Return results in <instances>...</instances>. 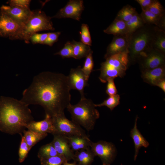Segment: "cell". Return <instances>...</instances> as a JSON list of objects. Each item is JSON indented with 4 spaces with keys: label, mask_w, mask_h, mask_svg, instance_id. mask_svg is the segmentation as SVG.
I'll use <instances>...</instances> for the list:
<instances>
[{
    "label": "cell",
    "mask_w": 165,
    "mask_h": 165,
    "mask_svg": "<svg viewBox=\"0 0 165 165\" xmlns=\"http://www.w3.org/2000/svg\"><path fill=\"white\" fill-rule=\"evenodd\" d=\"M71 90L68 76L47 71L35 76L22 93L21 100L28 105H38L51 118L64 114L71 104Z\"/></svg>",
    "instance_id": "1"
},
{
    "label": "cell",
    "mask_w": 165,
    "mask_h": 165,
    "mask_svg": "<svg viewBox=\"0 0 165 165\" xmlns=\"http://www.w3.org/2000/svg\"><path fill=\"white\" fill-rule=\"evenodd\" d=\"M34 120L28 105L13 97H0V130L11 135L20 134Z\"/></svg>",
    "instance_id": "2"
},
{
    "label": "cell",
    "mask_w": 165,
    "mask_h": 165,
    "mask_svg": "<svg viewBox=\"0 0 165 165\" xmlns=\"http://www.w3.org/2000/svg\"><path fill=\"white\" fill-rule=\"evenodd\" d=\"M158 28L154 25H145L127 36L129 61H135L152 48V43Z\"/></svg>",
    "instance_id": "3"
},
{
    "label": "cell",
    "mask_w": 165,
    "mask_h": 165,
    "mask_svg": "<svg viewBox=\"0 0 165 165\" xmlns=\"http://www.w3.org/2000/svg\"><path fill=\"white\" fill-rule=\"evenodd\" d=\"M92 101L84 97L74 105L71 104L67 107L71 116L72 121L89 131L93 130L100 113Z\"/></svg>",
    "instance_id": "4"
},
{
    "label": "cell",
    "mask_w": 165,
    "mask_h": 165,
    "mask_svg": "<svg viewBox=\"0 0 165 165\" xmlns=\"http://www.w3.org/2000/svg\"><path fill=\"white\" fill-rule=\"evenodd\" d=\"M105 59V61L101 64L99 77L102 82H107L110 78L122 77L125 75L129 63L128 50Z\"/></svg>",
    "instance_id": "5"
},
{
    "label": "cell",
    "mask_w": 165,
    "mask_h": 165,
    "mask_svg": "<svg viewBox=\"0 0 165 165\" xmlns=\"http://www.w3.org/2000/svg\"><path fill=\"white\" fill-rule=\"evenodd\" d=\"M51 17L46 15L40 9L32 11V14L27 22L23 25L15 40H21L25 43L29 42L30 37L37 32L44 31H53Z\"/></svg>",
    "instance_id": "6"
},
{
    "label": "cell",
    "mask_w": 165,
    "mask_h": 165,
    "mask_svg": "<svg viewBox=\"0 0 165 165\" xmlns=\"http://www.w3.org/2000/svg\"><path fill=\"white\" fill-rule=\"evenodd\" d=\"M51 118L55 130L54 134H59L65 136L79 135L89 138L80 126L67 119L64 114Z\"/></svg>",
    "instance_id": "7"
},
{
    "label": "cell",
    "mask_w": 165,
    "mask_h": 165,
    "mask_svg": "<svg viewBox=\"0 0 165 165\" xmlns=\"http://www.w3.org/2000/svg\"><path fill=\"white\" fill-rule=\"evenodd\" d=\"M90 148L95 156L100 158L102 165H111L117 154L116 148L111 142L102 140L96 142L91 141Z\"/></svg>",
    "instance_id": "8"
},
{
    "label": "cell",
    "mask_w": 165,
    "mask_h": 165,
    "mask_svg": "<svg viewBox=\"0 0 165 165\" xmlns=\"http://www.w3.org/2000/svg\"><path fill=\"white\" fill-rule=\"evenodd\" d=\"M83 1L82 0H70L51 18H70L79 21L84 10Z\"/></svg>",
    "instance_id": "9"
},
{
    "label": "cell",
    "mask_w": 165,
    "mask_h": 165,
    "mask_svg": "<svg viewBox=\"0 0 165 165\" xmlns=\"http://www.w3.org/2000/svg\"><path fill=\"white\" fill-rule=\"evenodd\" d=\"M23 26L3 13H0V36L12 40L19 34Z\"/></svg>",
    "instance_id": "10"
},
{
    "label": "cell",
    "mask_w": 165,
    "mask_h": 165,
    "mask_svg": "<svg viewBox=\"0 0 165 165\" xmlns=\"http://www.w3.org/2000/svg\"><path fill=\"white\" fill-rule=\"evenodd\" d=\"M138 60L144 70L154 69L164 65L165 53L152 48L145 53Z\"/></svg>",
    "instance_id": "11"
},
{
    "label": "cell",
    "mask_w": 165,
    "mask_h": 165,
    "mask_svg": "<svg viewBox=\"0 0 165 165\" xmlns=\"http://www.w3.org/2000/svg\"><path fill=\"white\" fill-rule=\"evenodd\" d=\"M67 76L71 90L78 91L81 97H85L84 90L85 88L89 85V79L83 72L81 66L71 69L69 74Z\"/></svg>",
    "instance_id": "12"
},
{
    "label": "cell",
    "mask_w": 165,
    "mask_h": 165,
    "mask_svg": "<svg viewBox=\"0 0 165 165\" xmlns=\"http://www.w3.org/2000/svg\"><path fill=\"white\" fill-rule=\"evenodd\" d=\"M0 12L6 14L23 26L31 16L32 11L30 9L3 5L0 8Z\"/></svg>",
    "instance_id": "13"
},
{
    "label": "cell",
    "mask_w": 165,
    "mask_h": 165,
    "mask_svg": "<svg viewBox=\"0 0 165 165\" xmlns=\"http://www.w3.org/2000/svg\"><path fill=\"white\" fill-rule=\"evenodd\" d=\"M51 142L58 154L64 157L68 161L74 160V153L71 149L65 136L55 134Z\"/></svg>",
    "instance_id": "14"
},
{
    "label": "cell",
    "mask_w": 165,
    "mask_h": 165,
    "mask_svg": "<svg viewBox=\"0 0 165 165\" xmlns=\"http://www.w3.org/2000/svg\"><path fill=\"white\" fill-rule=\"evenodd\" d=\"M26 128L28 130L39 133H50L52 135L55 133L52 118L47 115H46L45 118L42 120L31 122L27 125Z\"/></svg>",
    "instance_id": "15"
},
{
    "label": "cell",
    "mask_w": 165,
    "mask_h": 165,
    "mask_svg": "<svg viewBox=\"0 0 165 165\" xmlns=\"http://www.w3.org/2000/svg\"><path fill=\"white\" fill-rule=\"evenodd\" d=\"M128 40L126 35L114 36L107 47L105 58L128 50Z\"/></svg>",
    "instance_id": "16"
},
{
    "label": "cell",
    "mask_w": 165,
    "mask_h": 165,
    "mask_svg": "<svg viewBox=\"0 0 165 165\" xmlns=\"http://www.w3.org/2000/svg\"><path fill=\"white\" fill-rule=\"evenodd\" d=\"M165 75L164 65L152 69L145 70L142 76L145 82L155 86L158 82L164 79Z\"/></svg>",
    "instance_id": "17"
},
{
    "label": "cell",
    "mask_w": 165,
    "mask_h": 165,
    "mask_svg": "<svg viewBox=\"0 0 165 165\" xmlns=\"http://www.w3.org/2000/svg\"><path fill=\"white\" fill-rule=\"evenodd\" d=\"M138 116L136 118L134 126L130 131V136L132 138L134 143L135 148V153L134 157L135 160L138 154L139 150L141 147L146 148L149 145V143L146 140L138 129L137 127V121Z\"/></svg>",
    "instance_id": "18"
},
{
    "label": "cell",
    "mask_w": 165,
    "mask_h": 165,
    "mask_svg": "<svg viewBox=\"0 0 165 165\" xmlns=\"http://www.w3.org/2000/svg\"><path fill=\"white\" fill-rule=\"evenodd\" d=\"M65 137L73 152L90 147L91 141L89 138L79 135Z\"/></svg>",
    "instance_id": "19"
},
{
    "label": "cell",
    "mask_w": 165,
    "mask_h": 165,
    "mask_svg": "<svg viewBox=\"0 0 165 165\" xmlns=\"http://www.w3.org/2000/svg\"><path fill=\"white\" fill-rule=\"evenodd\" d=\"M95 156L89 147L75 152L73 160L74 162H78V165H91Z\"/></svg>",
    "instance_id": "20"
},
{
    "label": "cell",
    "mask_w": 165,
    "mask_h": 165,
    "mask_svg": "<svg viewBox=\"0 0 165 165\" xmlns=\"http://www.w3.org/2000/svg\"><path fill=\"white\" fill-rule=\"evenodd\" d=\"M140 15L145 24L154 25L165 31V16H159L148 10L142 11Z\"/></svg>",
    "instance_id": "21"
},
{
    "label": "cell",
    "mask_w": 165,
    "mask_h": 165,
    "mask_svg": "<svg viewBox=\"0 0 165 165\" xmlns=\"http://www.w3.org/2000/svg\"><path fill=\"white\" fill-rule=\"evenodd\" d=\"M103 31L105 33L114 36L126 35V22L115 19L111 24Z\"/></svg>",
    "instance_id": "22"
},
{
    "label": "cell",
    "mask_w": 165,
    "mask_h": 165,
    "mask_svg": "<svg viewBox=\"0 0 165 165\" xmlns=\"http://www.w3.org/2000/svg\"><path fill=\"white\" fill-rule=\"evenodd\" d=\"M73 48V58L79 59L86 57L93 51L90 46L87 45L81 42H77L73 40L71 42Z\"/></svg>",
    "instance_id": "23"
},
{
    "label": "cell",
    "mask_w": 165,
    "mask_h": 165,
    "mask_svg": "<svg viewBox=\"0 0 165 165\" xmlns=\"http://www.w3.org/2000/svg\"><path fill=\"white\" fill-rule=\"evenodd\" d=\"M145 24L141 15L137 12L128 21L126 22V36H129Z\"/></svg>",
    "instance_id": "24"
},
{
    "label": "cell",
    "mask_w": 165,
    "mask_h": 165,
    "mask_svg": "<svg viewBox=\"0 0 165 165\" xmlns=\"http://www.w3.org/2000/svg\"><path fill=\"white\" fill-rule=\"evenodd\" d=\"M23 134L26 143L31 149L48 135V134L38 133L28 130H24Z\"/></svg>",
    "instance_id": "25"
},
{
    "label": "cell",
    "mask_w": 165,
    "mask_h": 165,
    "mask_svg": "<svg viewBox=\"0 0 165 165\" xmlns=\"http://www.w3.org/2000/svg\"><path fill=\"white\" fill-rule=\"evenodd\" d=\"M152 47L163 53H165V31L158 28L152 43Z\"/></svg>",
    "instance_id": "26"
},
{
    "label": "cell",
    "mask_w": 165,
    "mask_h": 165,
    "mask_svg": "<svg viewBox=\"0 0 165 165\" xmlns=\"http://www.w3.org/2000/svg\"><path fill=\"white\" fill-rule=\"evenodd\" d=\"M59 154L51 142L42 146L39 148L38 156L40 160L54 156Z\"/></svg>",
    "instance_id": "27"
},
{
    "label": "cell",
    "mask_w": 165,
    "mask_h": 165,
    "mask_svg": "<svg viewBox=\"0 0 165 165\" xmlns=\"http://www.w3.org/2000/svg\"><path fill=\"white\" fill-rule=\"evenodd\" d=\"M136 9L129 5L124 6L118 13L115 19L128 21L137 13Z\"/></svg>",
    "instance_id": "28"
},
{
    "label": "cell",
    "mask_w": 165,
    "mask_h": 165,
    "mask_svg": "<svg viewBox=\"0 0 165 165\" xmlns=\"http://www.w3.org/2000/svg\"><path fill=\"white\" fill-rule=\"evenodd\" d=\"M120 99V96L118 94L113 96H109V97L101 103L98 104H94V105L95 107L105 106L112 111L119 104Z\"/></svg>",
    "instance_id": "29"
},
{
    "label": "cell",
    "mask_w": 165,
    "mask_h": 165,
    "mask_svg": "<svg viewBox=\"0 0 165 165\" xmlns=\"http://www.w3.org/2000/svg\"><path fill=\"white\" fill-rule=\"evenodd\" d=\"M21 140L18 150L19 162L21 163L24 161L31 149L26 143L22 134H20Z\"/></svg>",
    "instance_id": "30"
},
{
    "label": "cell",
    "mask_w": 165,
    "mask_h": 165,
    "mask_svg": "<svg viewBox=\"0 0 165 165\" xmlns=\"http://www.w3.org/2000/svg\"><path fill=\"white\" fill-rule=\"evenodd\" d=\"M40 160L42 165H61L68 162L64 157L59 155Z\"/></svg>",
    "instance_id": "31"
},
{
    "label": "cell",
    "mask_w": 165,
    "mask_h": 165,
    "mask_svg": "<svg viewBox=\"0 0 165 165\" xmlns=\"http://www.w3.org/2000/svg\"><path fill=\"white\" fill-rule=\"evenodd\" d=\"M81 28L80 32L81 42L89 46H91L92 41L88 25L83 24L81 26Z\"/></svg>",
    "instance_id": "32"
},
{
    "label": "cell",
    "mask_w": 165,
    "mask_h": 165,
    "mask_svg": "<svg viewBox=\"0 0 165 165\" xmlns=\"http://www.w3.org/2000/svg\"><path fill=\"white\" fill-rule=\"evenodd\" d=\"M93 53L90 52L86 57L84 65L82 69L89 79L94 66V62L93 57Z\"/></svg>",
    "instance_id": "33"
},
{
    "label": "cell",
    "mask_w": 165,
    "mask_h": 165,
    "mask_svg": "<svg viewBox=\"0 0 165 165\" xmlns=\"http://www.w3.org/2000/svg\"><path fill=\"white\" fill-rule=\"evenodd\" d=\"M148 10L154 14L159 16H165V11L164 7L160 2L157 0H153Z\"/></svg>",
    "instance_id": "34"
},
{
    "label": "cell",
    "mask_w": 165,
    "mask_h": 165,
    "mask_svg": "<svg viewBox=\"0 0 165 165\" xmlns=\"http://www.w3.org/2000/svg\"><path fill=\"white\" fill-rule=\"evenodd\" d=\"M55 55H59L63 58L73 57V48L71 42L67 41L64 46L59 52L54 54Z\"/></svg>",
    "instance_id": "35"
},
{
    "label": "cell",
    "mask_w": 165,
    "mask_h": 165,
    "mask_svg": "<svg viewBox=\"0 0 165 165\" xmlns=\"http://www.w3.org/2000/svg\"><path fill=\"white\" fill-rule=\"evenodd\" d=\"M48 33H35L30 37L29 42L30 41L33 44H43L47 38Z\"/></svg>",
    "instance_id": "36"
},
{
    "label": "cell",
    "mask_w": 165,
    "mask_h": 165,
    "mask_svg": "<svg viewBox=\"0 0 165 165\" xmlns=\"http://www.w3.org/2000/svg\"><path fill=\"white\" fill-rule=\"evenodd\" d=\"M30 0H10L8 1L9 6L25 9H30Z\"/></svg>",
    "instance_id": "37"
},
{
    "label": "cell",
    "mask_w": 165,
    "mask_h": 165,
    "mask_svg": "<svg viewBox=\"0 0 165 165\" xmlns=\"http://www.w3.org/2000/svg\"><path fill=\"white\" fill-rule=\"evenodd\" d=\"M61 34V32L57 31L54 32L48 33L47 38L43 43L50 46H52L58 39L59 37Z\"/></svg>",
    "instance_id": "38"
},
{
    "label": "cell",
    "mask_w": 165,
    "mask_h": 165,
    "mask_svg": "<svg viewBox=\"0 0 165 165\" xmlns=\"http://www.w3.org/2000/svg\"><path fill=\"white\" fill-rule=\"evenodd\" d=\"M114 79L110 78L108 80L106 93L109 96L117 94V91L114 82Z\"/></svg>",
    "instance_id": "39"
},
{
    "label": "cell",
    "mask_w": 165,
    "mask_h": 165,
    "mask_svg": "<svg viewBox=\"0 0 165 165\" xmlns=\"http://www.w3.org/2000/svg\"><path fill=\"white\" fill-rule=\"evenodd\" d=\"M136 1L140 5L142 11H145L148 9L153 0H136Z\"/></svg>",
    "instance_id": "40"
},
{
    "label": "cell",
    "mask_w": 165,
    "mask_h": 165,
    "mask_svg": "<svg viewBox=\"0 0 165 165\" xmlns=\"http://www.w3.org/2000/svg\"><path fill=\"white\" fill-rule=\"evenodd\" d=\"M161 88L164 92H165V78L158 82L156 85Z\"/></svg>",
    "instance_id": "41"
},
{
    "label": "cell",
    "mask_w": 165,
    "mask_h": 165,
    "mask_svg": "<svg viewBox=\"0 0 165 165\" xmlns=\"http://www.w3.org/2000/svg\"><path fill=\"white\" fill-rule=\"evenodd\" d=\"M63 165H78L76 164V163L74 162L72 163H70L66 162L63 164Z\"/></svg>",
    "instance_id": "42"
}]
</instances>
